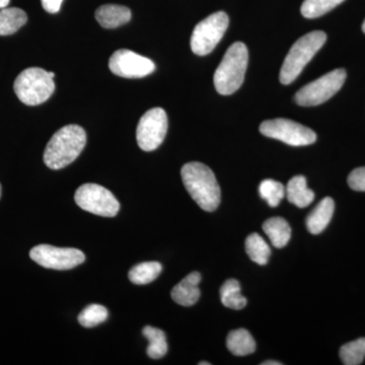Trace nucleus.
Here are the masks:
<instances>
[{
	"mask_svg": "<svg viewBox=\"0 0 365 365\" xmlns=\"http://www.w3.org/2000/svg\"><path fill=\"white\" fill-rule=\"evenodd\" d=\"M185 188L201 209L212 212L220 203V187L212 170L201 163H186L181 170Z\"/></svg>",
	"mask_w": 365,
	"mask_h": 365,
	"instance_id": "f257e3e1",
	"label": "nucleus"
},
{
	"mask_svg": "<svg viewBox=\"0 0 365 365\" xmlns=\"http://www.w3.org/2000/svg\"><path fill=\"white\" fill-rule=\"evenodd\" d=\"M86 133L78 125H66L50 139L44 151V163L49 169L60 170L73 163L83 153Z\"/></svg>",
	"mask_w": 365,
	"mask_h": 365,
	"instance_id": "f03ea898",
	"label": "nucleus"
},
{
	"mask_svg": "<svg viewBox=\"0 0 365 365\" xmlns=\"http://www.w3.org/2000/svg\"><path fill=\"white\" fill-rule=\"evenodd\" d=\"M248 61V48L244 43L235 42L228 48L213 78L216 91L220 95H232L241 88Z\"/></svg>",
	"mask_w": 365,
	"mask_h": 365,
	"instance_id": "7ed1b4c3",
	"label": "nucleus"
},
{
	"mask_svg": "<svg viewBox=\"0 0 365 365\" xmlns=\"http://www.w3.org/2000/svg\"><path fill=\"white\" fill-rule=\"evenodd\" d=\"M327 41L326 33L322 31L307 34L290 48L280 71V83L290 85L302 73V69L313 59Z\"/></svg>",
	"mask_w": 365,
	"mask_h": 365,
	"instance_id": "20e7f679",
	"label": "nucleus"
},
{
	"mask_svg": "<svg viewBox=\"0 0 365 365\" xmlns=\"http://www.w3.org/2000/svg\"><path fill=\"white\" fill-rule=\"evenodd\" d=\"M14 90L23 104L41 105L54 93V78L45 69L30 67L19 74L14 81Z\"/></svg>",
	"mask_w": 365,
	"mask_h": 365,
	"instance_id": "39448f33",
	"label": "nucleus"
},
{
	"mask_svg": "<svg viewBox=\"0 0 365 365\" xmlns=\"http://www.w3.org/2000/svg\"><path fill=\"white\" fill-rule=\"evenodd\" d=\"M346 71L343 68L329 72L300 88L294 96L295 102L302 107H313L330 100L344 85Z\"/></svg>",
	"mask_w": 365,
	"mask_h": 365,
	"instance_id": "423d86ee",
	"label": "nucleus"
},
{
	"mask_svg": "<svg viewBox=\"0 0 365 365\" xmlns=\"http://www.w3.org/2000/svg\"><path fill=\"white\" fill-rule=\"evenodd\" d=\"M227 14L217 11L200 21L194 29L191 37V49L198 56H205L215 50L227 32Z\"/></svg>",
	"mask_w": 365,
	"mask_h": 365,
	"instance_id": "0eeeda50",
	"label": "nucleus"
},
{
	"mask_svg": "<svg viewBox=\"0 0 365 365\" xmlns=\"http://www.w3.org/2000/svg\"><path fill=\"white\" fill-rule=\"evenodd\" d=\"M74 200L83 210L104 217H114L120 210V203L109 190L91 182L76 190Z\"/></svg>",
	"mask_w": 365,
	"mask_h": 365,
	"instance_id": "6e6552de",
	"label": "nucleus"
},
{
	"mask_svg": "<svg viewBox=\"0 0 365 365\" xmlns=\"http://www.w3.org/2000/svg\"><path fill=\"white\" fill-rule=\"evenodd\" d=\"M260 132L263 135L292 146L309 145L317 140V134L312 129L283 118L264 121L260 125Z\"/></svg>",
	"mask_w": 365,
	"mask_h": 365,
	"instance_id": "1a4fd4ad",
	"label": "nucleus"
},
{
	"mask_svg": "<svg viewBox=\"0 0 365 365\" xmlns=\"http://www.w3.org/2000/svg\"><path fill=\"white\" fill-rule=\"evenodd\" d=\"M167 131V113L162 108H153L139 120L136 129L137 143L144 151L155 150L165 140Z\"/></svg>",
	"mask_w": 365,
	"mask_h": 365,
	"instance_id": "9d476101",
	"label": "nucleus"
},
{
	"mask_svg": "<svg viewBox=\"0 0 365 365\" xmlns=\"http://www.w3.org/2000/svg\"><path fill=\"white\" fill-rule=\"evenodd\" d=\"M31 259L42 267L54 270H71L86 261L81 250L58 248L50 245H39L30 252Z\"/></svg>",
	"mask_w": 365,
	"mask_h": 365,
	"instance_id": "9b49d317",
	"label": "nucleus"
},
{
	"mask_svg": "<svg viewBox=\"0 0 365 365\" xmlns=\"http://www.w3.org/2000/svg\"><path fill=\"white\" fill-rule=\"evenodd\" d=\"M109 68L117 76L125 78H141L155 71L150 59L131 50H117L109 60Z\"/></svg>",
	"mask_w": 365,
	"mask_h": 365,
	"instance_id": "f8f14e48",
	"label": "nucleus"
},
{
	"mask_svg": "<svg viewBox=\"0 0 365 365\" xmlns=\"http://www.w3.org/2000/svg\"><path fill=\"white\" fill-rule=\"evenodd\" d=\"M201 282V274L199 272L190 273L173 288L172 299L178 304L182 307H191L195 304L200 299V289L199 283Z\"/></svg>",
	"mask_w": 365,
	"mask_h": 365,
	"instance_id": "ddd939ff",
	"label": "nucleus"
},
{
	"mask_svg": "<svg viewBox=\"0 0 365 365\" xmlns=\"http://www.w3.org/2000/svg\"><path fill=\"white\" fill-rule=\"evenodd\" d=\"M335 202L331 197H326L309 213L307 218V227L313 235L321 234L332 220Z\"/></svg>",
	"mask_w": 365,
	"mask_h": 365,
	"instance_id": "4468645a",
	"label": "nucleus"
},
{
	"mask_svg": "<svg viewBox=\"0 0 365 365\" xmlns=\"http://www.w3.org/2000/svg\"><path fill=\"white\" fill-rule=\"evenodd\" d=\"M96 19L103 28L115 29L131 20V11L118 4H105L96 11Z\"/></svg>",
	"mask_w": 365,
	"mask_h": 365,
	"instance_id": "2eb2a0df",
	"label": "nucleus"
},
{
	"mask_svg": "<svg viewBox=\"0 0 365 365\" xmlns=\"http://www.w3.org/2000/svg\"><path fill=\"white\" fill-rule=\"evenodd\" d=\"M285 196L290 203L297 207H307L314 199V191L307 188V179L304 176H295L288 182Z\"/></svg>",
	"mask_w": 365,
	"mask_h": 365,
	"instance_id": "dca6fc26",
	"label": "nucleus"
},
{
	"mask_svg": "<svg viewBox=\"0 0 365 365\" xmlns=\"http://www.w3.org/2000/svg\"><path fill=\"white\" fill-rule=\"evenodd\" d=\"M263 230L275 248H284L292 237V228L282 217H273L266 220L263 225Z\"/></svg>",
	"mask_w": 365,
	"mask_h": 365,
	"instance_id": "f3484780",
	"label": "nucleus"
},
{
	"mask_svg": "<svg viewBox=\"0 0 365 365\" xmlns=\"http://www.w3.org/2000/svg\"><path fill=\"white\" fill-rule=\"evenodd\" d=\"M227 347L237 356H246L256 350V342L253 336L246 329H237L227 335Z\"/></svg>",
	"mask_w": 365,
	"mask_h": 365,
	"instance_id": "a211bd4d",
	"label": "nucleus"
},
{
	"mask_svg": "<svg viewBox=\"0 0 365 365\" xmlns=\"http://www.w3.org/2000/svg\"><path fill=\"white\" fill-rule=\"evenodd\" d=\"M28 16L18 7H4L0 11V36L13 35L26 25Z\"/></svg>",
	"mask_w": 365,
	"mask_h": 365,
	"instance_id": "6ab92c4d",
	"label": "nucleus"
},
{
	"mask_svg": "<svg viewBox=\"0 0 365 365\" xmlns=\"http://www.w3.org/2000/svg\"><path fill=\"white\" fill-rule=\"evenodd\" d=\"M162 271V264L158 262H143V263L137 264L136 266L131 268L128 273V277L134 284H148L157 279Z\"/></svg>",
	"mask_w": 365,
	"mask_h": 365,
	"instance_id": "aec40b11",
	"label": "nucleus"
},
{
	"mask_svg": "<svg viewBox=\"0 0 365 365\" xmlns=\"http://www.w3.org/2000/svg\"><path fill=\"white\" fill-rule=\"evenodd\" d=\"M144 337L148 340V355L153 359H160L168 352V343L165 334L160 329L146 326L143 330Z\"/></svg>",
	"mask_w": 365,
	"mask_h": 365,
	"instance_id": "412c9836",
	"label": "nucleus"
},
{
	"mask_svg": "<svg viewBox=\"0 0 365 365\" xmlns=\"http://www.w3.org/2000/svg\"><path fill=\"white\" fill-rule=\"evenodd\" d=\"M220 299L223 306L235 311L242 309L247 306L246 297L241 294V285L235 279H228L223 283L220 288Z\"/></svg>",
	"mask_w": 365,
	"mask_h": 365,
	"instance_id": "4be33fe9",
	"label": "nucleus"
},
{
	"mask_svg": "<svg viewBox=\"0 0 365 365\" xmlns=\"http://www.w3.org/2000/svg\"><path fill=\"white\" fill-rule=\"evenodd\" d=\"M246 251L249 258L259 265L268 263L271 250L265 240L258 234L250 235L246 240Z\"/></svg>",
	"mask_w": 365,
	"mask_h": 365,
	"instance_id": "5701e85b",
	"label": "nucleus"
},
{
	"mask_svg": "<svg viewBox=\"0 0 365 365\" xmlns=\"http://www.w3.org/2000/svg\"><path fill=\"white\" fill-rule=\"evenodd\" d=\"M340 359L345 365H359L365 359V338L346 343L340 348Z\"/></svg>",
	"mask_w": 365,
	"mask_h": 365,
	"instance_id": "b1692460",
	"label": "nucleus"
},
{
	"mask_svg": "<svg viewBox=\"0 0 365 365\" xmlns=\"http://www.w3.org/2000/svg\"><path fill=\"white\" fill-rule=\"evenodd\" d=\"M259 194L271 207H277L285 196V188L275 180H264L259 186Z\"/></svg>",
	"mask_w": 365,
	"mask_h": 365,
	"instance_id": "393cba45",
	"label": "nucleus"
},
{
	"mask_svg": "<svg viewBox=\"0 0 365 365\" xmlns=\"http://www.w3.org/2000/svg\"><path fill=\"white\" fill-rule=\"evenodd\" d=\"M344 0H304L302 6V14L307 19H316L332 11Z\"/></svg>",
	"mask_w": 365,
	"mask_h": 365,
	"instance_id": "a878e982",
	"label": "nucleus"
},
{
	"mask_svg": "<svg viewBox=\"0 0 365 365\" xmlns=\"http://www.w3.org/2000/svg\"><path fill=\"white\" fill-rule=\"evenodd\" d=\"M107 319L108 309L101 304H91L78 314V323L85 328H93Z\"/></svg>",
	"mask_w": 365,
	"mask_h": 365,
	"instance_id": "bb28decb",
	"label": "nucleus"
},
{
	"mask_svg": "<svg viewBox=\"0 0 365 365\" xmlns=\"http://www.w3.org/2000/svg\"><path fill=\"white\" fill-rule=\"evenodd\" d=\"M348 185L354 191L365 192V167L357 168L350 173Z\"/></svg>",
	"mask_w": 365,
	"mask_h": 365,
	"instance_id": "cd10ccee",
	"label": "nucleus"
},
{
	"mask_svg": "<svg viewBox=\"0 0 365 365\" xmlns=\"http://www.w3.org/2000/svg\"><path fill=\"white\" fill-rule=\"evenodd\" d=\"M62 1H63V0H41L43 9L49 14L58 13L60 7H61Z\"/></svg>",
	"mask_w": 365,
	"mask_h": 365,
	"instance_id": "c85d7f7f",
	"label": "nucleus"
},
{
	"mask_svg": "<svg viewBox=\"0 0 365 365\" xmlns=\"http://www.w3.org/2000/svg\"><path fill=\"white\" fill-rule=\"evenodd\" d=\"M280 362L274 361V360H269V361H265L262 364V365H281Z\"/></svg>",
	"mask_w": 365,
	"mask_h": 365,
	"instance_id": "c756f323",
	"label": "nucleus"
},
{
	"mask_svg": "<svg viewBox=\"0 0 365 365\" xmlns=\"http://www.w3.org/2000/svg\"><path fill=\"white\" fill-rule=\"evenodd\" d=\"M9 0H0V9H4V7H6L9 6Z\"/></svg>",
	"mask_w": 365,
	"mask_h": 365,
	"instance_id": "7c9ffc66",
	"label": "nucleus"
},
{
	"mask_svg": "<svg viewBox=\"0 0 365 365\" xmlns=\"http://www.w3.org/2000/svg\"><path fill=\"white\" fill-rule=\"evenodd\" d=\"M199 365H210L209 362H199Z\"/></svg>",
	"mask_w": 365,
	"mask_h": 365,
	"instance_id": "2f4dec72",
	"label": "nucleus"
},
{
	"mask_svg": "<svg viewBox=\"0 0 365 365\" xmlns=\"http://www.w3.org/2000/svg\"><path fill=\"white\" fill-rule=\"evenodd\" d=\"M362 31L365 33V21H364V25H362Z\"/></svg>",
	"mask_w": 365,
	"mask_h": 365,
	"instance_id": "473e14b6",
	"label": "nucleus"
},
{
	"mask_svg": "<svg viewBox=\"0 0 365 365\" xmlns=\"http://www.w3.org/2000/svg\"><path fill=\"white\" fill-rule=\"evenodd\" d=\"M0 197H1V185H0Z\"/></svg>",
	"mask_w": 365,
	"mask_h": 365,
	"instance_id": "72a5a7b5",
	"label": "nucleus"
}]
</instances>
